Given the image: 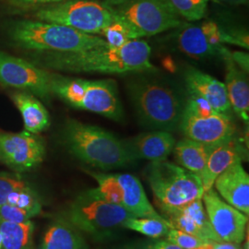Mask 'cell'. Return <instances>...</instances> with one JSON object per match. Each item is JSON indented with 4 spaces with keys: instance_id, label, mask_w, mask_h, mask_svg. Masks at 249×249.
Instances as JSON below:
<instances>
[{
    "instance_id": "obj_1",
    "label": "cell",
    "mask_w": 249,
    "mask_h": 249,
    "mask_svg": "<svg viewBox=\"0 0 249 249\" xmlns=\"http://www.w3.org/2000/svg\"><path fill=\"white\" fill-rule=\"evenodd\" d=\"M41 66L75 73L126 74L151 71V46L141 39L121 46L99 45L77 52H39Z\"/></svg>"
},
{
    "instance_id": "obj_2",
    "label": "cell",
    "mask_w": 249,
    "mask_h": 249,
    "mask_svg": "<svg viewBox=\"0 0 249 249\" xmlns=\"http://www.w3.org/2000/svg\"><path fill=\"white\" fill-rule=\"evenodd\" d=\"M127 90L145 126L167 132L179 129L186 101L178 89L160 80L138 79L127 84Z\"/></svg>"
},
{
    "instance_id": "obj_3",
    "label": "cell",
    "mask_w": 249,
    "mask_h": 249,
    "mask_svg": "<svg viewBox=\"0 0 249 249\" xmlns=\"http://www.w3.org/2000/svg\"><path fill=\"white\" fill-rule=\"evenodd\" d=\"M63 138L75 157L98 169H118L134 161L122 140L98 126L69 120L64 127Z\"/></svg>"
},
{
    "instance_id": "obj_4",
    "label": "cell",
    "mask_w": 249,
    "mask_h": 249,
    "mask_svg": "<svg viewBox=\"0 0 249 249\" xmlns=\"http://www.w3.org/2000/svg\"><path fill=\"white\" fill-rule=\"evenodd\" d=\"M10 36L19 46L37 52H77L107 44L101 36L38 19L16 22Z\"/></svg>"
},
{
    "instance_id": "obj_5",
    "label": "cell",
    "mask_w": 249,
    "mask_h": 249,
    "mask_svg": "<svg viewBox=\"0 0 249 249\" xmlns=\"http://www.w3.org/2000/svg\"><path fill=\"white\" fill-rule=\"evenodd\" d=\"M112 17L128 27L137 39L156 36L183 24L170 0H104Z\"/></svg>"
},
{
    "instance_id": "obj_6",
    "label": "cell",
    "mask_w": 249,
    "mask_h": 249,
    "mask_svg": "<svg viewBox=\"0 0 249 249\" xmlns=\"http://www.w3.org/2000/svg\"><path fill=\"white\" fill-rule=\"evenodd\" d=\"M145 177L161 213L202 198L204 194L198 176L166 160L151 161Z\"/></svg>"
},
{
    "instance_id": "obj_7",
    "label": "cell",
    "mask_w": 249,
    "mask_h": 249,
    "mask_svg": "<svg viewBox=\"0 0 249 249\" xmlns=\"http://www.w3.org/2000/svg\"><path fill=\"white\" fill-rule=\"evenodd\" d=\"M53 94L70 106L119 121L124 111L114 80L71 79L56 75Z\"/></svg>"
},
{
    "instance_id": "obj_8",
    "label": "cell",
    "mask_w": 249,
    "mask_h": 249,
    "mask_svg": "<svg viewBox=\"0 0 249 249\" xmlns=\"http://www.w3.org/2000/svg\"><path fill=\"white\" fill-rule=\"evenodd\" d=\"M133 215L99 195L96 188L82 192L70 205L66 219L81 232L95 240H106L122 228Z\"/></svg>"
},
{
    "instance_id": "obj_9",
    "label": "cell",
    "mask_w": 249,
    "mask_h": 249,
    "mask_svg": "<svg viewBox=\"0 0 249 249\" xmlns=\"http://www.w3.org/2000/svg\"><path fill=\"white\" fill-rule=\"evenodd\" d=\"M179 129L187 139L209 146L227 142L235 135V125L229 115L218 112L194 95L186 101Z\"/></svg>"
},
{
    "instance_id": "obj_10",
    "label": "cell",
    "mask_w": 249,
    "mask_h": 249,
    "mask_svg": "<svg viewBox=\"0 0 249 249\" xmlns=\"http://www.w3.org/2000/svg\"><path fill=\"white\" fill-rule=\"evenodd\" d=\"M35 16L38 20L98 36L114 20L105 4L97 0H64L38 9Z\"/></svg>"
},
{
    "instance_id": "obj_11",
    "label": "cell",
    "mask_w": 249,
    "mask_h": 249,
    "mask_svg": "<svg viewBox=\"0 0 249 249\" xmlns=\"http://www.w3.org/2000/svg\"><path fill=\"white\" fill-rule=\"evenodd\" d=\"M179 49L190 56L203 58L220 54L224 45H238L249 49V34L240 31H225L213 21L184 28L178 35Z\"/></svg>"
},
{
    "instance_id": "obj_12",
    "label": "cell",
    "mask_w": 249,
    "mask_h": 249,
    "mask_svg": "<svg viewBox=\"0 0 249 249\" xmlns=\"http://www.w3.org/2000/svg\"><path fill=\"white\" fill-rule=\"evenodd\" d=\"M56 74L34 63L0 52V85L30 92L41 98L53 95Z\"/></svg>"
},
{
    "instance_id": "obj_13",
    "label": "cell",
    "mask_w": 249,
    "mask_h": 249,
    "mask_svg": "<svg viewBox=\"0 0 249 249\" xmlns=\"http://www.w3.org/2000/svg\"><path fill=\"white\" fill-rule=\"evenodd\" d=\"M45 142L38 134L0 132V161L16 173L36 168L45 157Z\"/></svg>"
},
{
    "instance_id": "obj_14",
    "label": "cell",
    "mask_w": 249,
    "mask_h": 249,
    "mask_svg": "<svg viewBox=\"0 0 249 249\" xmlns=\"http://www.w3.org/2000/svg\"><path fill=\"white\" fill-rule=\"evenodd\" d=\"M202 201L213 230L222 242L241 244L249 216L225 202L213 188L205 191Z\"/></svg>"
},
{
    "instance_id": "obj_15",
    "label": "cell",
    "mask_w": 249,
    "mask_h": 249,
    "mask_svg": "<svg viewBox=\"0 0 249 249\" xmlns=\"http://www.w3.org/2000/svg\"><path fill=\"white\" fill-rule=\"evenodd\" d=\"M162 214L174 229L186 231L205 241L222 242L213 230L202 198Z\"/></svg>"
},
{
    "instance_id": "obj_16",
    "label": "cell",
    "mask_w": 249,
    "mask_h": 249,
    "mask_svg": "<svg viewBox=\"0 0 249 249\" xmlns=\"http://www.w3.org/2000/svg\"><path fill=\"white\" fill-rule=\"evenodd\" d=\"M115 204L134 217L164 219L150 203L139 178L130 174H116Z\"/></svg>"
},
{
    "instance_id": "obj_17",
    "label": "cell",
    "mask_w": 249,
    "mask_h": 249,
    "mask_svg": "<svg viewBox=\"0 0 249 249\" xmlns=\"http://www.w3.org/2000/svg\"><path fill=\"white\" fill-rule=\"evenodd\" d=\"M213 187L225 202L249 214V177L242 161H236L216 178Z\"/></svg>"
},
{
    "instance_id": "obj_18",
    "label": "cell",
    "mask_w": 249,
    "mask_h": 249,
    "mask_svg": "<svg viewBox=\"0 0 249 249\" xmlns=\"http://www.w3.org/2000/svg\"><path fill=\"white\" fill-rule=\"evenodd\" d=\"M122 142L132 160L144 159L150 161L167 160L177 142L171 132L162 130L139 134Z\"/></svg>"
},
{
    "instance_id": "obj_19",
    "label": "cell",
    "mask_w": 249,
    "mask_h": 249,
    "mask_svg": "<svg viewBox=\"0 0 249 249\" xmlns=\"http://www.w3.org/2000/svg\"><path fill=\"white\" fill-rule=\"evenodd\" d=\"M185 81L189 95L203 99L222 114H230L231 105L223 82L193 68L186 71Z\"/></svg>"
},
{
    "instance_id": "obj_20",
    "label": "cell",
    "mask_w": 249,
    "mask_h": 249,
    "mask_svg": "<svg viewBox=\"0 0 249 249\" xmlns=\"http://www.w3.org/2000/svg\"><path fill=\"white\" fill-rule=\"evenodd\" d=\"M225 64V88L231 109L243 121H249V84L248 74L231 58L225 47L221 53Z\"/></svg>"
},
{
    "instance_id": "obj_21",
    "label": "cell",
    "mask_w": 249,
    "mask_h": 249,
    "mask_svg": "<svg viewBox=\"0 0 249 249\" xmlns=\"http://www.w3.org/2000/svg\"><path fill=\"white\" fill-rule=\"evenodd\" d=\"M244 156L245 150L235 139V136L227 142L214 146L210 152L204 170L199 177L204 191L213 188L216 178L234 162L242 161Z\"/></svg>"
},
{
    "instance_id": "obj_22",
    "label": "cell",
    "mask_w": 249,
    "mask_h": 249,
    "mask_svg": "<svg viewBox=\"0 0 249 249\" xmlns=\"http://www.w3.org/2000/svg\"><path fill=\"white\" fill-rule=\"evenodd\" d=\"M38 249H89V245L80 230L61 218L48 225Z\"/></svg>"
},
{
    "instance_id": "obj_23",
    "label": "cell",
    "mask_w": 249,
    "mask_h": 249,
    "mask_svg": "<svg viewBox=\"0 0 249 249\" xmlns=\"http://www.w3.org/2000/svg\"><path fill=\"white\" fill-rule=\"evenodd\" d=\"M11 100L22 116L26 131L39 134L49 126V113L36 95L23 90H17L11 94Z\"/></svg>"
},
{
    "instance_id": "obj_24",
    "label": "cell",
    "mask_w": 249,
    "mask_h": 249,
    "mask_svg": "<svg viewBox=\"0 0 249 249\" xmlns=\"http://www.w3.org/2000/svg\"><path fill=\"white\" fill-rule=\"evenodd\" d=\"M213 147L186 138L176 142L173 152L178 165L200 177Z\"/></svg>"
},
{
    "instance_id": "obj_25",
    "label": "cell",
    "mask_w": 249,
    "mask_h": 249,
    "mask_svg": "<svg viewBox=\"0 0 249 249\" xmlns=\"http://www.w3.org/2000/svg\"><path fill=\"white\" fill-rule=\"evenodd\" d=\"M34 232L35 223L31 220L21 223L0 221L1 249H34Z\"/></svg>"
},
{
    "instance_id": "obj_26",
    "label": "cell",
    "mask_w": 249,
    "mask_h": 249,
    "mask_svg": "<svg viewBox=\"0 0 249 249\" xmlns=\"http://www.w3.org/2000/svg\"><path fill=\"white\" fill-rule=\"evenodd\" d=\"M122 228L138 231L153 239H159L165 237L172 227L165 219L132 217L122 223Z\"/></svg>"
},
{
    "instance_id": "obj_27",
    "label": "cell",
    "mask_w": 249,
    "mask_h": 249,
    "mask_svg": "<svg viewBox=\"0 0 249 249\" xmlns=\"http://www.w3.org/2000/svg\"><path fill=\"white\" fill-rule=\"evenodd\" d=\"M5 204L15 206L30 212L36 217L42 211V203L36 190L31 185L12 191L6 198Z\"/></svg>"
},
{
    "instance_id": "obj_28",
    "label": "cell",
    "mask_w": 249,
    "mask_h": 249,
    "mask_svg": "<svg viewBox=\"0 0 249 249\" xmlns=\"http://www.w3.org/2000/svg\"><path fill=\"white\" fill-rule=\"evenodd\" d=\"M99 36L106 41L107 45L112 46H121L133 40H139L128 27L115 19L101 32Z\"/></svg>"
},
{
    "instance_id": "obj_29",
    "label": "cell",
    "mask_w": 249,
    "mask_h": 249,
    "mask_svg": "<svg viewBox=\"0 0 249 249\" xmlns=\"http://www.w3.org/2000/svg\"><path fill=\"white\" fill-rule=\"evenodd\" d=\"M181 17L190 21L199 20L205 16L209 0H170Z\"/></svg>"
},
{
    "instance_id": "obj_30",
    "label": "cell",
    "mask_w": 249,
    "mask_h": 249,
    "mask_svg": "<svg viewBox=\"0 0 249 249\" xmlns=\"http://www.w3.org/2000/svg\"><path fill=\"white\" fill-rule=\"evenodd\" d=\"M29 185L18 173H0V206L5 204L7 196L12 191Z\"/></svg>"
},
{
    "instance_id": "obj_31",
    "label": "cell",
    "mask_w": 249,
    "mask_h": 249,
    "mask_svg": "<svg viewBox=\"0 0 249 249\" xmlns=\"http://www.w3.org/2000/svg\"><path fill=\"white\" fill-rule=\"evenodd\" d=\"M166 237H167V240L183 249H196L206 242H209V241L200 239L195 235L190 234L186 231H180L174 228L170 229Z\"/></svg>"
},
{
    "instance_id": "obj_32",
    "label": "cell",
    "mask_w": 249,
    "mask_h": 249,
    "mask_svg": "<svg viewBox=\"0 0 249 249\" xmlns=\"http://www.w3.org/2000/svg\"><path fill=\"white\" fill-rule=\"evenodd\" d=\"M34 214L15 206L3 204L0 206V221L21 223L34 218Z\"/></svg>"
},
{
    "instance_id": "obj_33",
    "label": "cell",
    "mask_w": 249,
    "mask_h": 249,
    "mask_svg": "<svg viewBox=\"0 0 249 249\" xmlns=\"http://www.w3.org/2000/svg\"><path fill=\"white\" fill-rule=\"evenodd\" d=\"M137 249H183L168 240H154L144 244Z\"/></svg>"
},
{
    "instance_id": "obj_34",
    "label": "cell",
    "mask_w": 249,
    "mask_h": 249,
    "mask_svg": "<svg viewBox=\"0 0 249 249\" xmlns=\"http://www.w3.org/2000/svg\"><path fill=\"white\" fill-rule=\"evenodd\" d=\"M231 58L234 63L240 68L243 71L249 73V53L244 52H232L231 53Z\"/></svg>"
},
{
    "instance_id": "obj_35",
    "label": "cell",
    "mask_w": 249,
    "mask_h": 249,
    "mask_svg": "<svg viewBox=\"0 0 249 249\" xmlns=\"http://www.w3.org/2000/svg\"><path fill=\"white\" fill-rule=\"evenodd\" d=\"M64 0H12V2L19 6H36L43 4H53L57 2H61Z\"/></svg>"
},
{
    "instance_id": "obj_36",
    "label": "cell",
    "mask_w": 249,
    "mask_h": 249,
    "mask_svg": "<svg viewBox=\"0 0 249 249\" xmlns=\"http://www.w3.org/2000/svg\"><path fill=\"white\" fill-rule=\"evenodd\" d=\"M213 249H241L239 244L230 242H214Z\"/></svg>"
},
{
    "instance_id": "obj_37",
    "label": "cell",
    "mask_w": 249,
    "mask_h": 249,
    "mask_svg": "<svg viewBox=\"0 0 249 249\" xmlns=\"http://www.w3.org/2000/svg\"><path fill=\"white\" fill-rule=\"evenodd\" d=\"M215 2L222 4H230V5H240L248 2V0H213Z\"/></svg>"
},
{
    "instance_id": "obj_38",
    "label": "cell",
    "mask_w": 249,
    "mask_h": 249,
    "mask_svg": "<svg viewBox=\"0 0 249 249\" xmlns=\"http://www.w3.org/2000/svg\"><path fill=\"white\" fill-rule=\"evenodd\" d=\"M214 241H209L194 249H213Z\"/></svg>"
},
{
    "instance_id": "obj_39",
    "label": "cell",
    "mask_w": 249,
    "mask_h": 249,
    "mask_svg": "<svg viewBox=\"0 0 249 249\" xmlns=\"http://www.w3.org/2000/svg\"><path fill=\"white\" fill-rule=\"evenodd\" d=\"M137 249L135 247H132V246H129V245H124V246H118V247H116V248H113V249Z\"/></svg>"
},
{
    "instance_id": "obj_40",
    "label": "cell",
    "mask_w": 249,
    "mask_h": 249,
    "mask_svg": "<svg viewBox=\"0 0 249 249\" xmlns=\"http://www.w3.org/2000/svg\"><path fill=\"white\" fill-rule=\"evenodd\" d=\"M1 247H2V235L0 233V249H1Z\"/></svg>"
}]
</instances>
